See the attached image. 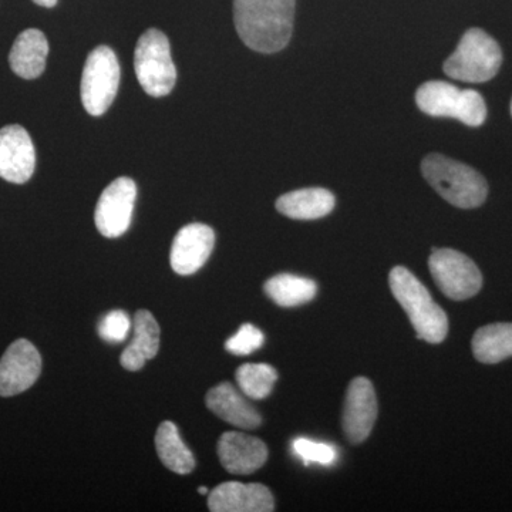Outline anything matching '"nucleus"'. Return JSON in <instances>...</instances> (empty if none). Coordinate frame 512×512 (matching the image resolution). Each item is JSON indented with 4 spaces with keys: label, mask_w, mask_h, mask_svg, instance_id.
<instances>
[{
    "label": "nucleus",
    "mask_w": 512,
    "mask_h": 512,
    "mask_svg": "<svg viewBox=\"0 0 512 512\" xmlns=\"http://www.w3.org/2000/svg\"><path fill=\"white\" fill-rule=\"evenodd\" d=\"M295 0H234V22L242 42L259 53H276L291 40Z\"/></svg>",
    "instance_id": "nucleus-1"
},
{
    "label": "nucleus",
    "mask_w": 512,
    "mask_h": 512,
    "mask_svg": "<svg viewBox=\"0 0 512 512\" xmlns=\"http://www.w3.org/2000/svg\"><path fill=\"white\" fill-rule=\"evenodd\" d=\"M390 289L396 301L409 316L417 338L439 345L447 338L446 312L431 298L429 289L404 266H396L389 276Z\"/></svg>",
    "instance_id": "nucleus-2"
},
{
    "label": "nucleus",
    "mask_w": 512,
    "mask_h": 512,
    "mask_svg": "<svg viewBox=\"0 0 512 512\" xmlns=\"http://www.w3.org/2000/svg\"><path fill=\"white\" fill-rule=\"evenodd\" d=\"M427 183L454 207L471 210L487 200L488 185L483 175L441 154H430L421 163Z\"/></svg>",
    "instance_id": "nucleus-3"
},
{
    "label": "nucleus",
    "mask_w": 512,
    "mask_h": 512,
    "mask_svg": "<svg viewBox=\"0 0 512 512\" xmlns=\"http://www.w3.org/2000/svg\"><path fill=\"white\" fill-rule=\"evenodd\" d=\"M501 64L500 45L484 30L474 28L461 37L456 52L444 63V72L458 82L485 83L495 77Z\"/></svg>",
    "instance_id": "nucleus-4"
},
{
    "label": "nucleus",
    "mask_w": 512,
    "mask_h": 512,
    "mask_svg": "<svg viewBox=\"0 0 512 512\" xmlns=\"http://www.w3.org/2000/svg\"><path fill=\"white\" fill-rule=\"evenodd\" d=\"M416 103L429 116L450 117L470 127L481 126L487 119V106L480 93L441 80L421 84Z\"/></svg>",
    "instance_id": "nucleus-5"
},
{
    "label": "nucleus",
    "mask_w": 512,
    "mask_h": 512,
    "mask_svg": "<svg viewBox=\"0 0 512 512\" xmlns=\"http://www.w3.org/2000/svg\"><path fill=\"white\" fill-rule=\"evenodd\" d=\"M134 70L144 92L164 97L173 92L177 69L171 57L170 42L161 30L148 29L138 39Z\"/></svg>",
    "instance_id": "nucleus-6"
},
{
    "label": "nucleus",
    "mask_w": 512,
    "mask_h": 512,
    "mask_svg": "<svg viewBox=\"0 0 512 512\" xmlns=\"http://www.w3.org/2000/svg\"><path fill=\"white\" fill-rule=\"evenodd\" d=\"M120 86V64L116 53L107 46H99L90 53L84 64L80 96L87 113L103 116Z\"/></svg>",
    "instance_id": "nucleus-7"
},
{
    "label": "nucleus",
    "mask_w": 512,
    "mask_h": 512,
    "mask_svg": "<svg viewBox=\"0 0 512 512\" xmlns=\"http://www.w3.org/2000/svg\"><path fill=\"white\" fill-rule=\"evenodd\" d=\"M429 268L440 291L453 301L473 298L483 288V275L478 266L456 249H434Z\"/></svg>",
    "instance_id": "nucleus-8"
},
{
    "label": "nucleus",
    "mask_w": 512,
    "mask_h": 512,
    "mask_svg": "<svg viewBox=\"0 0 512 512\" xmlns=\"http://www.w3.org/2000/svg\"><path fill=\"white\" fill-rule=\"evenodd\" d=\"M137 185L131 178L120 177L103 191L97 202L94 221L103 237L119 238L126 234L133 220Z\"/></svg>",
    "instance_id": "nucleus-9"
},
{
    "label": "nucleus",
    "mask_w": 512,
    "mask_h": 512,
    "mask_svg": "<svg viewBox=\"0 0 512 512\" xmlns=\"http://www.w3.org/2000/svg\"><path fill=\"white\" fill-rule=\"evenodd\" d=\"M42 373V356L26 339L13 342L0 359V396L12 397L30 389Z\"/></svg>",
    "instance_id": "nucleus-10"
},
{
    "label": "nucleus",
    "mask_w": 512,
    "mask_h": 512,
    "mask_svg": "<svg viewBox=\"0 0 512 512\" xmlns=\"http://www.w3.org/2000/svg\"><path fill=\"white\" fill-rule=\"evenodd\" d=\"M377 419L375 387L366 377L350 382L343 407V431L350 443L360 444L369 439Z\"/></svg>",
    "instance_id": "nucleus-11"
},
{
    "label": "nucleus",
    "mask_w": 512,
    "mask_h": 512,
    "mask_svg": "<svg viewBox=\"0 0 512 512\" xmlns=\"http://www.w3.org/2000/svg\"><path fill=\"white\" fill-rule=\"evenodd\" d=\"M35 167V146L28 131L16 124L0 128V178L25 184L35 173Z\"/></svg>",
    "instance_id": "nucleus-12"
},
{
    "label": "nucleus",
    "mask_w": 512,
    "mask_h": 512,
    "mask_svg": "<svg viewBox=\"0 0 512 512\" xmlns=\"http://www.w3.org/2000/svg\"><path fill=\"white\" fill-rule=\"evenodd\" d=\"M215 245L214 229L205 224H190L175 235L170 262L175 274L188 276L200 271Z\"/></svg>",
    "instance_id": "nucleus-13"
},
{
    "label": "nucleus",
    "mask_w": 512,
    "mask_h": 512,
    "mask_svg": "<svg viewBox=\"0 0 512 512\" xmlns=\"http://www.w3.org/2000/svg\"><path fill=\"white\" fill-rule=\"evenodd\" d=\"M208 508L212 512H271L275 510V501L265 485L228 481L208 495Z\"/></svg>",
    "instance_id": "nucleus-14"
},
{
    "label": "nucleus",
    "mask_w": 512,
    "mask_h": 512,
    "mask_svg": "<svg viewBox=\"0 0 512 512\" xmlns=\"http://www.w3.org/2000/svg\"><path fill=\"white\" fill-rule=\"evenodd\" d=\"M218 457L231 474H252L265 466L268 447L264 441L238 431H228L218 441Z\"/></svg>",
    "instance_id": "nucleus-15"
},
{
    "label": "nucleus",
    "mask_w": 512,
    "mask_h": 512,
    "mask_svg": "<svg viewBox=\"0 0 512 512\" xmlns=\"http://www.w3.org/2000/svg\"><path fill=\"white\" fill-rule=\"evenodd\" d=\"M208 409L215 416L241 429H256L262 423L261 414L242 397L231 383L224 382L207 393Z\"/></svg>",
    "instance_id": "nucleus-16"
},
{
    "label": "nucleus",
    "mask_w": 512,
    "mask_h": 512,
    "mask_svg": "<svg viewBox=\"0 0 512 512\" xmlns=\"http://www.w3.org/2000/svg\"><path fill=\"white\" fill-rule=\"evenodd\" d=\"M49 43L45 33L28 29L20 33L10 50L9 64L13 72L26 80L37 79L45 72Z\"/></svg>",
    "instance_id": "nucleus-17"
},
{
    "label": "nucleus",
    "mask_w": 512,
    "mask_h": 512,
    "mask_svg": "<svg viewBox=\"0 0 512 512\" xmlns=\"http://www.w3.org/2000/svg\"><path fill=\"white\" fill-rule=\"evenodd\" d=\"M160 350V326L148 311H138L134 316L133 342L121 353L120 363L124 369L137 372L147 360L154 359Z\"/></svg>",
    "instance_id": "nucleus-18"
},
{
    "label": "nucleus",
    "mask_w": 512,
    "mask_h": 512,
    "mask_svg": "<svg viewBox=\"0 0 512 512\" xmlns=\"http://www.w3.org/2000/svg\"><path fill=\"white\" fill-rule=\"evenodd\" d=\"M335 208V195L325 188H303L282 195L276 210L292 220L312 221L326 217Z\"/></svg>",
    "instance_id": "nucleus-19"
},
{
    "label": "nucleus",
    "mask_w": 512,
    "mask_h": 512,
    "mask_svg": "<svg viewBox=\"0 0 512 512\" xmlns=\"http://www.w3.org/2000/svg\"><path fill=\"white\" fill-rule=\"evenodd\" d=\"M156 450L161 463L175 474H190L195 468V458L173 421H164L158 426Z\"/></svg>",
    "instance_id": "nucleus-20"
},
{
    "label": "nucleus",
    "mask_w": 512,
    "mask_h": 512,
    "mask_svg": "<svg viewBox=\"0 0 512 512\" xmlns=\"http://www.w3.org/2000/svg\"><path fill=\"white\" fill-rule=\"evenodd\" d=\"M473 353L485 365L512 357V323H493L478 329L473 338Z\"/></svg>",
    "instance_id": "nucleus-21"
},
{
    "label": "nucleus",
    "mask_w": 512,
    "mask_h": 512,
    "mask_svg": "<svg viewBox=\"0 0 512 512\" xmlns=\"http://www.w3.org/2000/svg\"><path fill=\"white\" fill-rule=\"evenodd\" d=\"M266 295L284 308L303 305L311 302L318 293V285L315 281L302 276L281 274L272 276L264 286Z\"/></svg>",
    "instance_id": "nucleus-22"
},
{
    "label": "nucleus",
    "mask_w": 512,
    "mask_h": 512,
    "mask_svg": "<svg viewBox=\"0 0 512 512\" xmlns=\"http://www.w3.org/2000/svg\"><path fill=\"white\" fill-rule=\"evenodd\" d=\"M278 373L265 363H247L237 370V382L241 392L254 400H262L271 394Z\"/></svg>",
    "instance_id": "nucleus-23"
},
{
    "label": "nucleus",
    "mask_w": 512,
    "mask_h": 512,
    "mask_svg": "<svg viewBox=\"0 0 512 512\" xmlns=\"http://www.w3.org/2000/svg\"><path fill=\"white\" fill-rule=\"evenodd\" d=\"M292 450L295 456L301 458L305 464H322L330 466L338 460V451L326 443H318L309 439H296L292 443Z\"/></svg>",
    "instance_id": "nucleus-24"
},
{
    "label": "nucleus",
    "mask_w": 512,
    "mask_h": 512,
    "mask_svg": "<svg viewBox=\"0 0 512 512\" xmlns=\"http://www.w3.org/2000/svg\"><path fill=\"white\" fill-rule=\"evenodd\" d=\"M264 342V333L251 323H245L231 339L227 340L225 349L235 356H248L262 348Z\"/></svg>",
    "instance_id": "nucleus-25"
},
{
    "label": "nucleus",
    "mask_w": 512,
    "mask_h": 512,
    "mask_svg": "<svg viewBox=\"0 0 512 512\" xmlns=\"http://www.w3.org/2000/svg\"><path fill=\"white\" fill-rule=\"evenodd\" d=\"M131 322L126 312L113 311L101 319L99 333L101 338L110 343H120L126 340L130 332Z\"/></svg>",
    "instance_id": "nucleus-26"
},
{
    "label": "nucleus",
    "mask_w": 512,
    "mask_h": 512,
    "mask_svg": "<svg viewBox=\"0 0 512 512\" xmlns=\"http://www.w3.org/2000/svg\"><path fill=\"white\" fill-rule=\"evenodd\" d=\"M36 5L43 6V8H55L57 0H33Z\"/></svg>",
    "instance_id": "nucleus-27"
},
{
    "label": "nucleus",
    "mask_w": 512,
    "mask_h": 512,
    "mask_svg": "<svg viewBox=\"0 0 512 512\" xmlns=\"http://www.w3.org/2000/svg\"><path fill=\"white\" fill-rule=\"evenodd\" d=\"M198 493H200L202 495H207L208 494V488L200 487V488H198Z\"/></svg>",
    "instance_id": "nucleus-28"
},
{
    "label": "nucleus",
    "mask_w": 512,
    "mask_h": 512,
    "mask_svg": "<svg viewBox=\"0 0 512 512\" xmlns=\"http://www.w3.org/2000/svg\"><path fill=\"white\" fill-rule=\"evenodd\" d=\"M511 114H512V101H511Z\"/></svg>",
    "instance_id": "nucleus-29"
}]
</instances>
